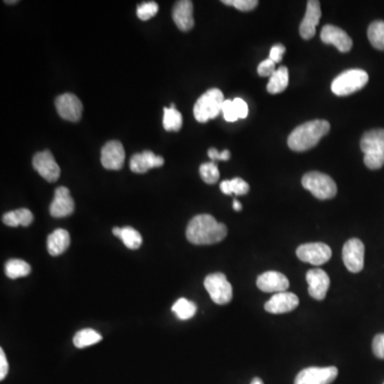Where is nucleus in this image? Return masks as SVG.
<instances>
[{
	"label": "nucleus",
	"instance_id": "nucleus-1",
	"mask_svg": "<svg viewBox=\"0 0 384 384\" xmlns=\"http://www.w3.org/2000/svg\"><path fill=\"white\" fill-rule=\"evenodd\" d=\"M227 227L213 216L199 215L192 218L186 229V237L191 244L214 245L227 237Z\"/></svg>",
	"mask_w": 384,
	"mask_h": 384
},
{
	"label": "nucleus",
	"instance_id": "nucleus-2",
	"mask_svg": "<svg viewBox=\"0 0 384 384\" xmlns=\"http://www.w3.org/2000/svg\"><path fill=\"white\" fill-rule=\"evenodd\" d=\"M330 127V123L326 120H314L299 125L291 131L287 144L295 152H306L317 146L322 137L329 133Z\"/></svg>",
	"mask_w": 384,
	"mask_h": 384
},
{
	"label": "nucleus",
	"instance_id": "nucleus-3",
	"mask_svg": "<svg viewBox=\"0 0 384 384\" xmlns=\"http://www.w3.org/2000/svg\"><path fill=\"white\" fill-rule=\"evenodd\" d=\"M225 95L219 89H210L203 95L196 100L194 107V115L196 121L205 123L210 120L216 119L222 111L225 103Z\"/></svg>",
	"mask_w": 384,
	"mask_h": 384
},
{
	"label": "nucleus",
	"instance_id": "nucleus-4",
	"mask_svg": "<svg viewBox=\"0 0 384 384\" xmlns=\"http://www.w3.org/2000/svg\"><path fill=\"white\" fill-rule=\"evenodd\" d=\"M368 74L359 69H348L333 80L331 90L335 95L347 96L356 93L368 84Z\"/></svg>",
	"mask_w": 384,
	"mask_h": 384
},
{
	"label": "nucleus",
	"instance_id": "nucleus-5",
	"mask_svg": "<svg viewBox=\"0 0 384 384\" xmlns=\"http://www.w3.org/2000/svg\"><path fill=\"white\" fill-rule=\"evenodd\" d=\"M303 188L319 200H329L337 196V187L329 175L321 172H308L302 177Z\"/></svg>",
	"mask_w": 384,
	"mask_h": 384
},
{
	"label": "nucleus",
	"instance_id": "nucleus-6",
	"mask_svg": "<svg viewBox=\"0 0 384 384\" xmlns=\"http://www.w3.org/2000/svg\"><path fill=\"white\" fill-rule=\"evenodd\" d=\"M204 286L210 298L216 304L225 306L233 298V289L227 277L221 272H216L207 275L204 280Z\"/></svg>",
	"mask_w": 384,
	"mask_h": 384
},
{
	"label": "nucleus",
	"instance_id": "nucleus-7",
	"mask_svg": "<svg viewBox=\"0 0 384 384\" xmlns=\"http://www.w3.org/2000/svg\"><path fill=\"white\" fill-rule=\"evenodd\" d=\"M297 256L302 262H308L314 266H320L329 262L332 256V250L324 242H310V244L301 245L297 249Z\"/></svg>",
	"mask_w": 384,
	"mask_h": 384
},
{
	"label": "nucleus",
	"instance_id": "nucleus-8",
	"mask_svg": "<svg viewBox=\"0 0 384 384\" xmlns=\"http://www.w3.org/2000/svg\"><path fill=\"white\" fill-rule=\"evenodd\" d=\"M365 247L358 238L349 239L343 248V262L347 269L352 273H358L364 268Z\"/></svg>",
	"mask_w": 384,
	"mask_h": 384
},
{
	"label": "nucleus",
	"instance_id": "nucleus-9",
	"mask_svg": "<svg viewBox=\"0 0 384 384\" xmlns=\"http://www.w3.org/2000/svg\"><path fill=\"white\" fill-rule=\"evenodd\" d=\"M337 375L339 370L335 366L304 368L299 372L295 384H331Z\"/></svg>",
	"mask_w": 384,
	"mask_h": 384
},
{
	"label": "nucleus",
	"instance_id": "nucleus-10",
	"mask_svg": "<svg viewBox=\"0 0 384 384\" xmlns=\"http://www.w3.org/2000/svg\"><path fill=\"white\" fill-rule=\"evenodd\" d=\"M32 165L38 174L49 183H55L59 179L61 170L50 150H45L36 153L32 159Z\"/></svg>",
	"mask_w": 384,
	"mask_h": 384
},
{
	"label": "nucleus",
	"instance_id": "nucleus-11",
	"mask_svg": "<svg viewBox=\"0 0 384 384\" xmlns=\"http://www.w3.org/2000/svg\"><path fill=\"white\" fill-rule=\"evenodd\" d=\"M56 109L63 119L69 122H78L82 119V104L75 94L65 93L55 100Z\"/></svg>",
	"mask_w": 384,
	"mask_h": 384
},
{
	"label": "nucleus",
	"instance_id": "nucleus-12",
	"mask_svg": "<svg viewBox=\"0 0 384 384\" xmlns=\"http://www.w3.org/2000/svg\"><path fill=\"white\" fill-rule=\"evenodd\" d=\"M100 161L105 169L121 170L124 166L125 150L120 141H109L102 148Z\"/></svg>",
	"mask_w": 384,
	"mask_h": 384
},
{
	"label": "nucleus",
	"instance_id": "nucleus-13",
	"mask_svg": "<svg viewBox=\"0 0 384 384\" xmlns=\"http://www.w3.org/2000/svg\"><path fill=\"white\" fill-rule=\"evenodd\" d=\"M306 282L308 284V294L312 298L319 301L326 298L330 287V278L325 270L319 268L308 270Z\"/></svg>",
	"mask_w": 384,
	"mask_h": 384
},
{
	"label": "nucleus",
	"instance_id": "nucleus-14",
	"mask_svg": "<svg viewBox=\"0 0 384 384\" xmlns=\"http://www.w3.org/2000/svg\"><path fill=\"white\" fill-rule=\"evenodd\" d=\"M320 38L325 44L335 45L341 53H348L352 48V40L347 32L335 25H326L321 29Z\"/></svg>",
	"mask_w": 384,
	"mask_h": 384
},
{
	"label": "nucleus",
	"instance_id": "nucleus-15",
	"mask_svg": "<svg viewBox=\"0 0 384 384\" xmlns=\"http://www.w3.org/2000/svg\"><path fill=\"white\" fill-rule=\"evenodd\" d=\"M75 203L67 187H58L53 202L50 204L49 213L54 218H65L74 213Z\"/></svg>",
	"mask_w": 384,
	"mask_h": 384
},
{
	"label": "nucleus",
	"instance_id": "nucleus-16",
	"mask_svg": "<svg viewBox=\"0 0 384 384\" xmlns=\"http://www.w3.org/2000/svg\"><path fill=\"white\" fill-rule=\"evenodd\" d=\"M321 19V9L320 3L317 0H310L306 5V16L300 24V36L304 40H310L316 34V27L319 24Z\"/></svg>",
	"mask_w": 384,
	"mask_h": 384
},
{
	"label": "nucleus",
	"instance_id": "nucleus-17",
	"mask_svg": "<svg viewBox=\"0 0 384 384\" xmlns=\"http://www.w3.org/2000/svg\"><path fill=\"white\" fill-rule=\"evenodd\" d=\"M256 285L264 293H283L287 291L289 281L283 273L278 271H266L258 275Z\"/></svg>",
	"mask_w": 384,
	"mask_h": 384
},
{
	"label": "nucleus",
	"instance_id": "nucleus-18",
	"mask_svg": "<svg viewBox=\"0 0 384 384\" xmlns=\"http://www.w3.org/2000/svg\"><path fill=\"white\" fill-rule=\"evenodd\" d=\"M299 306V298L296 295L289 291L278 293L268 300L265 310L270 314H284L296 310Z\"/></svg>",
	"mask_w": 384,
	"mask_h": 384
},
{
	"label": "nucleus",
	"instance_id": "nucleus-19",
	"mask_svg": "<svg viewBox=\"0 0 384 384\" xmlns=\"http://www.w3.org/2000/svg\"><path fill=\"white\" fill-rule=\"evenodd\" d=\"M173 21L181 32L194 28V3L190 0H181L173 8Z\"/></svg>",
	"mask_w": 384,
	"mask_h": 384
},
{
	"label": "nucleus",
	"instance_id": "nucleus-20",
	"mask_svg": "<svg viewBox=\"0 0 384 384\" xmlns=\"http://www.w3.org/2000/svg\"><path fill=\"white\" fill-rule=\"evenodd\" d=\"M165 163V159L161 156L155 155L150 150H144L142 153L135 154L131 158L129 168L135 173H146L153 168H159Z\"/></svg>",
	"mask_w": 384,
	"mask_h": 384
},
{
	"label": "nucleus",
	"instance_id": "nucleus-21",
	"mask_svg": "<svg viewBox=\"0 0 384 384\" xmlns=\"http://www.w3.org/2000/svg\"><path fill=\"white\" fill-rule=\"evenodd\" d=\"M363 153H384V129H372L361 139Z\"/></svg>",
	"mask_w": 384,
	"mask_h": 384
},
{
	"label": "nucleus",
	"instance_id": "nucleus-22",
	"mask_svg": "<svg viewBox=\"0 0 384 384\" xmlns=\"http://www.w3.org/2000/svg\"><path fill=\"white\" fill-rule=\"evenodd\" d=\"M71 244V237L67 229H57L47 238V250L50 256H58L65 253Z\"/></svg>",
	"mask_w": 384,
	"mask_h": 384
},
{
	"label": "nucleus",
	"instance_id": "nucleus-23",
	"mask_svg": "<svg viewBox=\"0 0 384 384\" xmlns=\"http://www.w3.org/2000/svg\"><path fill=\"white\" fill-rule=\"evenodd\" d=\"M113 233L115 236L119 237L123 244L131 250L139 249L142 245V236L137 229L131 227H113Z\"/></svg>",
	"mask_w": 384,
	"mask_h": 384
},
{
	"label": "nucleus",
	"instance_id": "nucleus-24",
	"mask_svg": "<svg viewBox=\"0 0 384 384\" xmlns=\"http://www.w3.org/2000/svg\"><path fill=\"white\" fill-rule=\"evenodd\" d=\"M32 221H34V215L27 208H21V210L9 212V213L5 214L3 217V223L11 227H16L19 225L28 227V225H32Z\"/></svg>",
	"mask_w": 384,
	"mask_h": 384
},
{
	"label": "nucleus",
	"instance_id": "nucleus-25",
	"mask_svg": "<svg viewBox=\"0 0 384 384\" xmlns=\"http://www.w3.org/2000/svg\"><path fill=\"white\" fill-rule=\"evenodd\" d=\"M289 74L286 67H280L270 77L267 91L270 94L281 93L289 86Z\"/></svg>",
	"mask_w": 384,
	"mask_h": 384
},
{
	"label": "nucleus",
	"instance_id": "nucleus-26",
	"mask_svg": "<svg viewBox=\"0 0 384 384\" xmlns=\"http://www.w3.org/2000/svg\"><path fill=\"white\" fill-rule=\"evenodd\" d=\"M5 275L9 279H19V278L27 277L32 272V267L28 262L22 260H8L5 266Z\"/></svg>",
	"mask_w": 384,
	"mask_h": 384
},
{
	"label": "nucleus",
	"instance_id": "nucleus-27",
	"mask_svg": "<svg viewBox=\"0 0 384 384\" xmlns=\"http://www.w3.org/2000/svg\"><path fill=\"white\" fill-rule=\"evenodd\" d=\"M102 341V335L93 329H84L77 332L75 335L73 343L75 347L82 349L92 346Z\"/></svg>",
	"mask_w": 384,
	"mask_h": 384
},
{
	"label": "nucleus",
	"instance_id": "nucleus-28",
	"mask_svg": "<svg viewBox=\"0 0 384 384\" xmlns=\"http://www.w3.org/2000/svg\"><path fill=\"white\" fill-rule=\"evenodd\" d=\"M220 189L225 194H235V196H245L250 190L248 183L240 177L223 181L220 184Z\"/></svg>",
	"mask_w": 384,
	"mask_h": 384
},
{
	"label": "nucleus",
	"instance_id": "nucleus-29",
	"mask_svg": "<svg viewBox=\"0 0 384 384\" xmlns=\"http://www.w3.org/2000/svg\"><path fill=\"white\" fill-rule=\"evenodd\" d=\"M172 310L181 320H188L194 317L196 313V303L186 298H179L172 306Z\"/></svg>",
	"mask_w": 384,
	"mask_h": 384
},
{
	"label": "nucleus",
	"instance_id": "nucleus-30",
	"mask_svg": "<svg viewBox=\"0 0 384 384\" xmlns=\"http://www.w3.org/2000/svg\"><path fill=\"white\" fill-rule=\"evenodd\" d=\"M163 127L168 131H179L183 126V117L181 113L177 111L174 104H172L171 107H166L163 109Z\"/></svg>",
	"mask_w": 384,
	"mask_h": 384
},
{
	"label": "nucleus",
	"instance_id": "nucleus-31",
	"mask_svg": "<svg viewBox=\"0 0 384 384\" xmlns=\"http://www.w3.org/2000/svg\"><path fill=\"white\" fill-rule=\"evenodd\" d=\"M368 40L374 47L384 50V21H376L368 27Z\"/></svg>",
	"mask_w": 384,
	"mask_h": 384
},
{
	"label": "nucleus",
	"instance_id": "nucleus-32",
	"mask_svg": "<svg viewBox=\"0 0 384 384\" xmlns=\"http://www.w3.org/2000/svg\"><path fill=\"white\" fill-rule=\"evenodd\" d=\"M200 174L202 179L205 181L206 184H216L219 181L220 172L217 165L214 161L205 163L201 165Z\"/></svg>",
	"mask_w": 384,
	"mask_h": 384
},
{
	"label": "nucleus",
	"instance_id": "nucleus-33",
	"mask_svg": "<svg viewBox=\"0 0 384 384\" xmlns=\"http://www.w3.org/2000/svg\"><path fill=\"white\" fill-rule=\"evenodd\" d=\"M157 3L155 1H148V3H140L137 8V15L141 21H148L155 16L158 13Z\"/></svg>",
	"mask_w": 384,
	"mask_h": 384
},
{
	"label": "nucleus",
	"instance_id": "nucleus-34",
	"mask_svg": "<svg viewBox=\"0 0 384 384\" xmlns=\"http://www.w3.org/2000/svg\"><path fill=\"white\" fill-rule=\"evenodd\" d=\"M222 3L227 5H233L242 12L252 11L258 5V0H223Z\"/></svg>",
	"mask_w": 384,
	"mask_h": 384
},
{
	"label": "nucleus",
	"instance_id": "nucleus-35",
	"mask_svg": "<svg viewBox=\"0 0 384 384\" xmlns=\"http://www.w3.org/2000/svg\"><path fill=\"white\" fill-rule=\"evenodd\" d=\"M364 163L370 169H380L384 166V153L364 154Z\"/></svg>",
	"mask_w": 384,
	"mask_h": 384
},
{
	"label": "nucleus",
	"instance_id": "nucleus-36",
	"mask_svg": "<svg viewBox=\"0 0 384 384\" xmlns=\"http://www.w3.org/2000/svg\"><path fill=\"white\" fill-rule=\"evenodd\" d=\"M222 113H223V117L227 122H236L237 120L239 119L233 100H225V103L222 105Z\"/></svg>",
	"mask_w": 384,
	"mask_h": 384
},
{
	"label": "nucleus",
	"instance_id": "nucleus-37",
	"mask_svg": "<svg viewBox=\"0 0 384 384\" xmlns=\"http://www.w3.org/2000/svg\"><path fill=\"white\" fill-rule=\"evenodd\" d=\"M275 71H277L275 69V63L272 60H270L269 58L262 61L258 67V75L262 77H271V75Z\"/></svg>",
	"mask_w": 384,
	"mask_h": 384
},
{
	"label": "nucleus",
	"instance_id": "nucleus-38",
	"mask_svg": "<svg viewBox=\"0 0 384 384\" xmlns=\"http://www.w3.org/2000/svg\"><path fill=\"white\" fill-rule=\"evenodd\" d=\"M372 352L378 359L384 360V335H376L372 341Z\"/></svg>",
	"mask_w": 384,
	"mask_h": 384
},
{
	"label": "nucleus",
	"instance_id": "nucleus-39",
	"mask_svg": "<svg viewBox=\"0 0 384 384\" xmlns=\"http://www.w3.org/2000/svg\"><path fill=\"white\" fill-rule=\"evenodd\" d=\"M285 52H286V48L282 45V44L272 46L271 50H270L269 59L272 60L275 63H281Z\"/></svg>",
	"mask_w": 384,
	"mask_h": 384
},
{
	"label": "nucleus",
	"instance_id": "nucleus-40",
	"mask_svg": "<svg viewBox=\"0 0 384 384\" xmlns=\"http://www.w3.org/2000/svg\"><path fill=\"white\" fill-rule=\"evenodd\" d=\"M233 103H234L235 109H236L239 119H246L249 113V108L246 102L242 98H236L233 100Z\"/></svg>",
	"mask_w": 384,
	"mask_h": 384
},
{
	"label": "nucleus",
	"instance_id": "nucleus-41",
	"mask_svg": "<svg viewBox=\"0 0 384 384\" xmlns=\"http://www.w3.org/2000/svg\"><path fill=\"white\" fill-rule=\"evenodd\" d=\"M207 154L210 159L213 160V161H215V160H223V161H227V160H229V157H231V153H229V150H225L220 153L219 150H216V148H210Z\"/></svg>",
	"mask_w": 384,
	"mask_h": 384
},
{
	"label": "nucleus",
	"instance_id": "nucleus-42",
	"mask_svg": "<svg viewBox=\"0 0 384 384\" xmlns=\"http://www.w3.org/2000/svg\"><path fill=\"white\" fill-rule=\"evenodd\" d=\"M9 372V363L3 349H0V380L5 379Z\"/></svg>",
	"mask_w": 384,
	"mask_h": 384
},
{
	"label": "nucleus",
	"instance_id": "nucleus-43",
	"mask_svg": "<svg viewBox=\"0 0 384 384\" xmlns=\"http://www.w3.org/2000/svg\"><path fill=\"white\" fill-rule=\"evenodd\" d=\"M233 207H234L236 212H240V210H242V205H241L240 202L237 200H234V202H233Z\"/></svg>",
	"mask_w": 384,
	"mask_h": 384
},
{
	"label": "nucleus",
	"instance_id": "nucleus-44",
	"mask_svg": "<svg viewBox=\"0 0 384 384\" xmlns=\"http://www.w3.org/2000/svg\"><path fill=\"white\" fill-rule=\"evenodd\" d=\"M251 384H264V382H262L260 378H254V379L251 381Z\"/></svg>",
	"mask_w": 384,
	"mask_h": 384
},
{
	"label": "nucleus",
	"instance_id": "nucleus-45",
	"mask_svg": "<svg viewBox=\"0 0 384 384\" xmlns=\"http://www.w3.org/2000/svg\"><path fill=\"white\" fill-rule=\"evenodd\" d=\"M17 1H5V3H16Z\"/></svg>",
	"mask_w": 384,
	"mask_h": 384
}]
</instances>
